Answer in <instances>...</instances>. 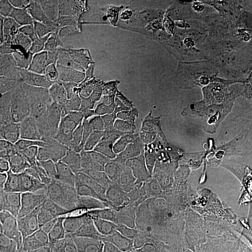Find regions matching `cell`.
Returning a JSON list of instances; mask_svg holds the SVG:
<instances>
[{
    "mask_svg": "<svg viewBox=\"0 0 252 252\" xmlns=\"http://www.w3.org/2000/svg\"><path fill=\"white\" fill-rule=\"evenodd\" d=\"M239 167V162H218L208 164L205 171L206 191L207 190H232L234 172Z\"/></svg>",
    "mask_w": 252,
    "mask_h": 252,
    "instance_id": "f546056e",
    "label": "cell"
},
{
    "mask_svg": "<svg viewBox=\"0 0 252 252\" xmlns=\"http://www.w3.org/2000/svg\"><path fill=\"white\" fill-rule=\"evenodd\" d=\"M41 153L48 165L63 173L97 178L105 169L90 150L64 144L56 139L42 138Z\"/></svg>",
    "mask_w": 252,
    "mask_h": 252,
    "instance_id": "5b68a950",
    "label": "cell"
},
{
    "mask_svg": "<svg viewBox=\"0 0 252 252\" xmlns=\"http://www.w3.org/2000/svg\"><path fill=\"white\" fill-rule=\"evenodd\" d=\"M167 239V232L160 222L139 223L124 236L119 252H157Z\"/></svg>",
    "mask_w": 252,
    "mask_h": 252,
    "instance_id": "e0dca14e",
    "label": "cell"
},
{
    "mask_svg": "<svg viewBox=\"0 0 252 252\" xmlns=\"http://www.w3.org/2000/svg\"><path fill=\"white\" fill-rule=\"evenodd\" d=\"M252 221V211L233 193L230 196V220L228 224L234 226Z\"/></svg>",
    "mask_w": 252,
    "mask_h": 252,
    "instance_id": "7bdbcfd3",
    "label": "cell"
},
{
    "mask_svg": "<svg viewBox=\"0 0 252 252\" xmlns=\"http://www.w3.org/2000/svg\"><path fill=\"white\" fill-rule=\"evenodd\" d=\"M209 252H228V248L234 237V227L227 224L221 228L204 233Z\"/></svg>",
    "mask_w": 252,
    "mask_h": 252,
    "instance_id": "d590c367",
    "label": "cell"
},
{
    "mask_svg": "<svg viewBox=\"0 0 252 252\" xmlns=\"http://www.w3.org/2000/svg\"><path fill=\"white\" fill-rule=\"evenodd\" d=\"M34 131L41 138L55 139L63 125L66 109L59 103L54 107L33 103L26 107Z\"/></svg>",
    "mask_w": 252,
    "mask_h": 252,
    "instance_id": "44dd1931",
    "label": "cell"
},
{
    "mask_svg": "<svg viewBox=\"0 0 252 252\" xmlns=\"http://www.w3.org/2000/svg\"><path fill=\"white\" fill-rule=\"evenodd\" d=\"M208 166L206 163L204 166L194 170L186 180L183 188L180 190L181 197L190 205L197 203L206 191V177L205 171Z\"/></svg>",
    "mask_w": 252,
    "mask_h": 252,
    "instance_id": "836d02e7",
    "label": "cell"
},
{
    "mask_svg": "<svg viewBox=\"0 0 252 252\" xmlns=\"http://www.w3.org/2000/svg\"><path fill=\"white\" fill-rule=\"evenodd\" d=\"M231 193L235 195L246 207H249L252 211V193L249 191V189H247L242 183L238 182L236 179L234 180Z\"/></svg>",
    "mask_w": 252,
    "mask_h": 252,
    "instance_id": "7dc6e473",
    "label": "cell"
},
{
    "mask_svg": "<svg viewBox=\"0 0 252 252\" xmlns=\"http://www.w3.org/2000/svg\"><path fill=\"white\" fill-rule=\"evenodd\" d=\"M124 96V95H123ZM122 96L116 99L110 100L107 102H99L95 104V126L96 131L102 128L113 129L115 120L117 117L119 100Z\"/></svg>",
    "mask_w": 252,
    "mask_h": 252,
    "instance_id": "8d00e7d4",
    "label": "cell"
},
{
    "mask_svg": "<svg viewBox=\"0 0 252 252\" xmlns=\"http://www.w3.org/2000/svg\"><path fill=\"white\" fill-rule=\"evenodd\" d=\"M135 105L146 121L171 142L181 129L189 127L178 100L170 97L133 96Z\"/></svg>",
    "mask_w": 252,
    "mask_h": 252,
    "instance_id": "52a82bcc",
    "label": "cell"
},
{
    "mask_svg": "<svg viewBox=\"0 0 252 252\" xmlns=\"http://www.w3.org/2000/svg\"><path fill=\"white\" fill-rule=\"evenodd\" d=\"M45 163L25 182L22 202V230L27 245L39 247L59 233L60 216Z\"/></svg>",
    "mask_w": 252,
    "mask_h": 252,
    "instance_id": "7a4b0ae2",
    "label": "cell"
},
{
    "mask_svg": "<svg viewBox=\"0 0 252 252\" xmlns=\"http://www.w3.org/2000/svg\"><path fill=\"white\" fill-rule=\"evenodd\" d=\"M27 14L18 1L2 0L0 2V29L1 33L12 36L17 35L24 25Z\"/></svg>",
    "mask_w": 252,
    "mask_h": 252,
    "instance_id": "1f68e13d",
    "label": "cell"
},
{
    "mask_svg": "<svg viewBox=\"0 0 252 252\" xmlns=\"http://www.w3.org/2000/svg\"><path fill=\"white\" fill-rule=\"evenodd\" d=\"M65 82L56 73L38 63L27 81L25 88L41 95L53 105L58 104Z\"/></svg>",
    "mask_w": 252,
    "mask_h": 252,
    "instance_id": "cb8c5ba5",
    "label": "cell"
},
{
    "mask_svg": "<svg viewBox=\"0 0 252 252\" xmlns=\"http://www.w3.org/2000/svg\"><path fill=\"white\" fill-rule=\"evenodd\" d=\"M228 252H252V242L242 238L234 237L229 245Z\"/></svg>",
    "mask_w": 252,
    "mask_h": 252,
    "instance_id": "c3c4849f",
    "label": "cell"
},
{
    "mask_svg": "<svg viewBox=\"0 0 252 252\" xmlns=\"http://www.w3.org/2000/svg\"><path fill=\"white\" fill-rule=\"evenodd\" d=\"M125 224L126 212L105 204L95 218L88 252H119Z\"/></svg>",
    "mask_w": 252,
    "mask_h": 252,
    "instance_id": "30bf717a",
    "label": "cell"
},
{
    "mask_svg": "<svg viewBox=\"0 0 252 252\" xmlns=\"http://www.w3.org/2000/svg\"><path fill=\"white\" fill-rule=\"evenodd\" d=\"M52 19L67 41L84 46L99 41L92 33L82 11L73 0H61V6Z\"/></svg>",
    "mask_w": 252,
    "mask_h": 252,
    "instance_id": "5bb4252c",
    "label": "cell"
},
{
    "mask_svg": "<svg viewBox=\"0 0 252 252\" xmlns=\"http://www.w3.org/2000/svg\"><path fill=\"white\" fill-rule=\"evenodd\" d=\"M165 251L166 252H182L178 245L177 239H167L165 243Z\"/></svg>",
    "mask_w": 252,
    "mask_h": 252,
    "instance_id": "f5cc1de1",
    "label": "cell"
},
{
    "mask_svg": "<svg viewBox=\"0 0 252 252\" xmlns=\"http://www.w3.org/2000/svg\"><path fill=\"white\" fill-rule=\"evenodd\" d=\"M207 162L189 154L184 159L159 167V190L165 194H179L189 175Z\"/></svg>",
    "mask_w": 252,
    "mask_h": 252,
    "instance_id": "ffe728a7",
    "label": "cell"
},
{
    "mask_svg": "<svg viewBox=\"0 0 252 252\" xmlns=\"http://www.w3.org/2000/svg\"><path fill=\"white\" fill-rule=\"evenodd\" d=\"M25 182L2 189L0 197V252H7L27 244L22 230V202Z\"/></svg>",
    "mask_w": 252,
    "mask_h": 252,
    "instance_id": "ba28073f",
    "label": "cell"
},
{
    "mask_svg": "<svg viewBox=\"0 0 252 252\" xmlns=\"http://www.w3.org/2000/svg\"><path fill=\"white\" fill-rule=\"evenodd\" d=\"M31 104L25 88L6 86L0 91V108H25Z\"/></svg>",
    "mask_w": 252,
    "mask_h": 252,
    "instance_id": "74e56055",
    "label": "cell"
},
{
    "mask_svg": "<svg viewBox=\"0 0 252 252\" xmlns=\"http://www.w3.org/2000/svg\"><path fill=\"white\" fill-rule=\"evenodd\" d=\"M125 165L133 182L135 197H138L154 189H159V167L149 165Z\"/></svg>",
    "mask_w": 252,
    "mask_h": 252,
    "instance_id": "4dcf8cb0",
    "label": "cell"
},
{
    "mask_svg": "<svg viewBox=\"0 0 252 252\" xmlns=\"http://www.w3.org/2000/svg\"><path fill=\"white\" fill-rule=\"evenodd\" d=\"M60 216L59 232L69 237L78 252H88L94 220L105 201L97 179L58 171L45 164Z\"/></svg>",
    "mask_w": 252,
    "mask_h": 252,
    "instance_id": "6da1fadb",
    "label": "cell"
},
{
    "mask_svg": "<svg viewBox=\"0 0 252 252\" xmlns=\"http://www.w3.org/2000/svg\"><path fill=\"white\" fill-rule=\"evenodd\" d=\"M123 95L130 94L123 78L118 73L117 68L103 66L92 85L88 102H107Z\"/></svg>",
    "mask_w": 252,
    "mask_h": 252,
    "instance_id": "603a6c76",
    "label": "cell"
},
{
    "mask_svg": "<svg viewBox=\"0 0 252 252\" xmlns=\"http://www.w3.org/2000/svg\"><path fill=\"white\" fill-rule=\"evenodd\" d=\"M232 190H207L204 194V206L213 210H220L230 205Z\"/></svg>",
    "mask_w": 252,
    "mask_h": 252,
    "instance_id": "f6af8a7d",
    "label": "cell"
},
{
    "mask_svg": "<svg viewBox=\"0 0 252 252\" xmlns=\"http://www.w3.org/2000/svg\"><path fill=\"white\" fill-rule=\"evenodd\" d=\"M96 132L95 104L86 102L66 110L57 141L90 150L91 138Z\"/></svg>",
    "mask_w": 252,
    "mask_h": 252,
    "instance_id": "8fae6325",
    "label": "cell"
},
{
    "mask_svg": "<svg viewBox=\"0 0 252 252\" xmlns=\"http://www.w3.org/2000/svg\"><path fill=\"white\" fill-rule=\"evenodd\" d=\"M158 222H160L166 230L168 234V239H176L180 237V235L191 231L189 220L177 218L163 210L159 218Z\"/></svg>",
    "mask_w": 252,
    "mask_h": 252,
    "instance_id": "f35d334b",
    "label": "cell"
},
{
    "mask_svg": "<svg viewBox=\"0 0 252 252\" xmlns=\"http://www.w3.org/2000/svg\"><path fill=\"white\" fill-rule=\"evenodd\" d=\"M182 252H209L204 233L189 231L176 238Z\"/></svg>",
    "mask_w": 252,
    "mask_h": 252,
    "instance_id": "ab89813d",
    "label": "cell"
},
{
    "mask_svg": "<svg viewBox=\"0 0 252 252\" xmlns=\"http://www.w3.org/2000/svg\"><path fill=\"white\" fill-rule=\"evenodd\" d=\"M113 129L170 144V140L165 135L154 129L146 121L131 95H124L119 100L117 117Z\"/></svg>",
    "mask_w": 252,
    "mask_h": 252,
    "instance_id": "2e32d148",
    "label": "cell"
},
{
    "mask_svg": "<svg viewBox=\"0 0 252 252\" xmlns=\"http://www.w3.org/2000/svg\"><path fill=\"white\" fill-rule=\"evenodd\" d=\"M74 3L82 11L92 33L99 41L108 42L117 36V1L76 0Z\"/></svg>",
    "mask_w": 252,
    "mask_h": 252,
    "instance_id": "4fadbf2b",
    "label": "cell"
},
{
    "mask_svg": "<svg viewBox=\"0 0 252 252\" xmlns=\"http://www.w3.org/2000/svg\"><path fill=\"white\" fill-rule=\"evenodd\" d=\"M18 35L27 39L42 53L65 49L67 39L54 24L53 19L38 18L27 15Z\"/></svg>",
    "mask_w": 252,
    "mask_h": 252,
    "instance_id": "9a60e30c",
    "label": "cell"
},
{
    "mask_svg": "<svg viewBox=\"0 0 252 252\" xmlns=\"http://www.w3.org/2000/svg\"><path fill=\"white\" fill-rule=\"evenodd\" d=\"M40 252V251H39V247H34V246L25 244V245H22L15 249L7 251V252Z\"/></svg>",
    "mask_w": 252,
    "mask_h": 252,
    "instance_id": "f907efd6",
    "label": "cell"
},
{
    "mask_svg": "<svg viewBox=\"0 0 252 252\" xmlns=\"http://www.w3.org/2000/svg\"><path fill=\"white\" fill-rule=\"evenodd\" d=\"M234 237L242 238L252 242V221L234 226Z\"/></svg>",
    "mask_w": 252,
    "mask_h": 252,
    "instance_id": "681fc988",
    "label": "cell"
},
{
    "mask_svg": "<svg viewBox=\"0 0 252 252\" xmlns=\"http://www.w3.org/2000/svg\"><path fill=\"white\" fill-rule=\"evenodd\" d=\"M39 63L59 75L65 83L77 76L71 66L66 48L43 53L39 57Z\"/></svg>",
    "mask_w": 252,
    "mask_h": 252,
    "instance_id": "d6a6232c",
    "label": "cell"
},
{
    "mask_svg": "<svg viewBox=\"0 0 252 252\" xmlns=\"http://www.w3.org/2000/svg\"><path fill=\"white\" fill-rule=\"evenodd\" d=\"M188 141H189V127L181 129L177 136L171 140V155L168 161L163 165H168L174 162H179L188 156Z\"/></svg>",
    "mask_w": 252,
    "mask_h": 252,
    "instance_id": "b9f144b4",
    "label": "cell"
},
{
    "mask_svg": "<svg viewBox=\"0 0 252 252\" xmlns=\"http://www.w3.org/2000/svg\"><path fill=\"white\" fill-rule=\"evenodd\" d=\"M113 65L117 68L119 61L126 55L137 51L162 49L161 34L153 32H124L118 33L108 42Z\"/></svg>",
    "mask_w": 252,
    "mask_h": 252,
    "instance_id": "ac0fdd59",
    "label": "cell"
},
{
    "mask_svg": "<svg viewBox=\"0 0 252 252\" xmlns=\"http://www.w3.org/2000/svg\"><path fill=\"white\" fill-rule=\"evenodd\" d=\"M241 36L247 40H252V21L244 25L241 28Z\"/></svg>",
    "mask_w": 252,
    "mask_h": 252,
    "instance_id": "816d5d0a",
    "label": "cell"
},
{
    "mask_svg": "<svg viewBox=\"0 0 252 252\" xmlns=\"http://www.w3.org/2000/svg\"><path fill=\"white\" fill-rule=\"evenodd\" d=\"M118 145V161L131 165L161 167L171 155L170 144L113 129Z\"/></svg>",
    "mask_w": 252,
    "mask_h": 252,
    "instance_id": "8992f818",
    "label": "cell"
},
{
    "mask_svg": "<svg viewBox=\"0 0 252 252\" xmlns=\"http://www.w3.org/2000/svg\"><path fill=\"white\" fill-rule=\"evenodd\" d=\"M7 77L6 86L25 88L27 81L39 63L43 54L22 35L7 36Z\"/></svg>",
    "mask_w": 252,
    "mask_h": 252,
    "instance_id": "9c48e42d",
    "label": "cell"
},
{
    "mask_svg": "<svg viewBox=\"0 0 252 252\" xmlns=\"http://www.w3.org/2000/svg\"><path fill=\"white\" fill-rule=\"evenodd\" d=\"M90 151L105 167L118 162V145L113 129L97 130L91 138Z\"/></svg>",
    "mask_w": 252,
    "mask_h": 252,
    "instance_id": "4316f807",
    "label": "cell"
},
{
    "mask_svg": "<svg viewBox=\"0 0 252 252\" xmlns=\"http://www.w3.org/2000/svg\"><path fill=\"white\" fill-rule=\"evenodd\" d=\"M102 67L84 75L76 76L72 80L67 81L58 103L67 110L88 102L92 85L98 76Z\"/></svg>",
    "mask_w": 252,
    "mask_h": 252,
    "instance_id": "d4e9b609",
    "label": "cell"
},
{
    "mask_svg": "<svg viewBox=\"0 0 252 252\" xmlns=\"http://www.w3.org/2000/svg\"><path fill=\"white\" fill-rule=\"evenodd\" d=\"M40 252H78L72 240L62 233H57L39 246Z\"/></svg>",
    "mask_w": 252,
    "mask_h": 252,
    "instance_id": "ee69618b",
    "label": "cell"
},
{
    "mask_svg": "<svg viewBox=\"0 0 252 252\" xmlns=\"http://www.w3.org/2000/svg\"><path fill=\"white\" fill-rule=\"evenodd\" d=\"M7 35L0 34V89L6 87L8 83L7 77Z\"/></svg>",
    "mask_w": 252,
    "mask_h": 252,
    "instance_id": "bcb514c9",
    "label": "cell"
},
{
    "mask_svg": "<svg viewBox=\"0 0 252 252\" xmlns=\"http://www.w3.org/2000/svg\"><path fill=\"white\" fill-rule=\"evenodd\" d=\"M27 15L38 18H53L61 6L59 0H19Z\"/></svg>",
    "mask_w": 252,
    "mask_h": 252,
    "instance_id": "e575fe53",
    "label": "cell"
},
{
    "mask_svg": "<svg viewBox=\"0 0 252 252\" xmlns=\"http://www.w3.org/2000/svg\"><path fill=\"white\" fill-rule=\"evenodd\" d=\"M170 1L118 0V33L153 32L162 35L163 28L175 21Z\"/></svg>",
    "mask_w": 252,
    "mask_h": 252,
    "instance_id": "3957f363",
    "label": "cell"
},
{
    "mask_svg": "<svg viewBox=\"0 0 252 252\" xmlns=\"http://www.w3.org/2000/svg\"><path fill=\"white\" fill-rule=\"evenodd\" d=\"M66 52L77 76L84 75L104 66L98 54L90 47L67 41Z\"/></svg>",
    "mask_w": 252,
    "mask_h": 252,
    "instance_id": "f1b7e54d",
    "label": "cell"
},
{
    "mask_svg": "<svg viewBox=\"0 0 252 252\" xmlns=\"http://www.w3.org/2000/svg\"><path fill=\"white\" fill-rule=\"evenodd\" d=\"M247 16V12L232 13L226 10H215L201 15V21L208 26L222 49L231 53L236 39L239 22Z\"/></svg>",
    "mask_w": 252,
    "mask_h": 252,
    "instance_id": "7402d4cb",
    "label": "cell"
},
{
    "mask_svg": "<svg viewBox=\"0 0 252 252\" xmlns=\"http://www.w3.org/2000/svg\"><path fill=\"white\" fill-rule=\"evenodd\" d=\"M44 160H35L10 153H0V186L2 189L25 182L43 166Z\"/></svg>",
    "mask_w": 252,
    "mask_h": 252,
    "instance_id": "d6986e66",
    "label": "cell"
},
{
    "mask_svg": "<svg viewBox=\"0 0 252 252\" xmlns=\"http://www.w3.org/2000/svg\"><path fill=\"white\" fill-rule=\"evenodd\" d=\"M41 142L26 108L0 109V153L43 160Z\"/></svg>",
    "mask_w": 252,
    "mask_h": 252,
    "instance_id": "277c9868",
    "label": "cell"
},
{
    "mask_svg": "<svg viewBox=\"0 0 252 252\" xmlns=\"http://www.w3.org/2000/svg\"><path fill=\"white\" fill-rule=\"evenodd\" d=\"M161 193V197L162 201V210L171 214L173 216L187 220V217L189 214L190 204L181 197L179 194H165Z\"/></svg>",
    "mask_w": 252,
    "mask_h": 252,
    "instance_id": "60d3db41",
    "label": "cell"
},
{
    "mask_svg": "<svg viewBox=\"0 0 252 252\" xmlns=\"http://www.w3.org/2000/svg\"><path fill=\"white\" fill-rule=\"evenodd\" d=\"M229 220L230 205L220 210H213L203 205L194 210L189 222L192 231L205 233L209 230L224 227L228 224Z\"/></svg>",
    "mask_w": 252,
    "mask_h": 252,
    "instance_id": "83f0119b",
    "label": "cell"
},
{
    "mask_svg": "<svg viewBox=\"0 0 252 252\" xmlns=\"http://www.w3.org/2000/svg\"><path fill=\"white\" fill-rule=\"evenodd\" d=\"M105 203L128 211L135 201V189L126 165L118 162L110 164L96 178Z\"/></svg>",
    "mask_w": 252,
    "mask_h": 252,
    "instance_id": "7c38bea8",
    "label": "cell"
},
{
    "mask_svg": "<svg viewBox=\"0 0 252 252\" xmlns=\"http://www.w3.org/2000/svg\"><path fill=\"white\" fill-rule=\"evenodd\" d=\"M163 63L162 49L143 50L125 55L117 64L119 75L124 78L130 73L160 66Z\"/></svg>",
    "mask_w": 252,
    "mask_h": 252,
    "instance_id": "484cf974",
    "label": "cell"
}]
</instances>
